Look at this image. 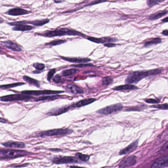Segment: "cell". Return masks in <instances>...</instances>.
<instances>
[{
  "mask_svg": "<svg viewBox=\"0 0 168 168\" xmlns=\"http://www.w3.org/2000/svg\"><path fill=\"white\" fill-rule=\"evenodd\" d=\"M162 71H163L162 69H157L150 70L149 71L133 72L129 73L126 79L125 82L128 84L137 83L147 77L158 75L161 73Z\"/></svg>",
  "mask_w": 168,
  "mask_h": 168,
  "instance_id": "obj_1",
  "label": "cell"
},
{
  "mask_svg": "<svg viewBox=\"0 0 168 168\" xmlns=\"http://www.w3.org/2000/svg\"><path fill=\"white\" fill-rule=\"evenodd\" d=\"M38 34L47 37H57V36H66V35L81 36L83 38L86 37L85 35L82 33L81 32L71 29L66 28L57 29L54 31H45L43 33H39Z\"/></svg>",
  "mask_w": 168,
  "mask_h": 168,
  "instance_id": "obj_2",
  "label": "cell"
},
{
  "mask_svg": "<svg viewBox=\"0 0 168 168\" xmlns=\"http://www.w3.org/2000/svg\"><path fill=\"white\" fill-rule=\"evenodd\" d=\"M28 153V152L24 150L2 149L0 150V158H14L18 157H22Z\"/></svg>",
  "mask_w": 168,
  "mask_h": 168,
  "instance_id": "obj_3",
  "label": "cell"
},
{
  "mask_svg": "<svg viewBox=\"0 0 168 168\" xmlns=\"http://www.w3.org/2000/svg\"><path fill=\"white\" fill-rule=\"evenodd\" d=\"M72 131L69 129H57L50 130L40 132L37 134V136L40 137H45L58 136L67 135L72 132Z\"/></svg>",
  "mask_w": 168,
  "mask_h": 168,
  "instance_id": "obj_4",
  "label": "cell"
},
{
  "mask_svg": "<svg viewBox=\"0 0 168 168\" xmlns=\"http://www.w3.org/2000/svg\"><path fill=\"white\" fill-rule=\"evenodd\" d=\"M123 106L120 103L107 106L105 108L100 109L97 111V113L100 114L109 115L116 113L120 111L123 109Z\"/></svg>",
  "mask_w": 168,
  "mask_h": 168,
  "instance_id": "obj_5",
  "label": "cell"
},
{
  "mask_svg": "<svg viewBox=\"0 0 168 168\" xmlns=\"http://www.w3.org/2000/svg\"><path fill=\"white\" fill-rule=\"evenodd\" d=\"M33 97L26 94H13L7 95L1 98L0 100L2 102H11L14 101H28L32 100Z\"/></svg>",
  "mask_w": 168,
  "mask_h": 168,
  "instance_id": "obj_6",
  "label": "cell"
},
{
  "mask_svg": "<svg viewBox=\"0 0 168 168\" xmlns=\"http://www.w3.org/2000/svg\"><path fill=\"white\" fill-rule=\"evenodd\" d=\"M53 162L56 164H63L73 163H78L79 160L77 157L72 156H64L55 158L53 159Z\"/></svg>",
  "mask_w": 168,
  "mask_h": 168,
  "instance_id": "obj_7",
  "label": "cell"
},
{
  "mask_svg": "<svg viewBox=\"0 0 168 168\" xmlns=\"http://www.w3.org/2000/svg\"><path fill=\"white\" fill-rule=\"evenodd\" d=\"M63 92V91H52V90H43V91H23L21 93L28 95H50V94H55Z\"/></svg>",
  "mask_w": 168,
  "mask_h": 168,
  "instance_id": "obj_8",
  "label": "cell"
},
{
  "mask_svg": "<svg viewBox=\"0 0 168 168\" xmlns=\"http://www.w3.org/2000/svg\"><path fill=\"white\" fill-rule=\"evenodd\" d=\"M136 157L135 155H131L123 158L119 164L120 168H126L134 166L136 163Z\"/></svg>",
  "mask_w": 168,
  "mask_h": 168,
  "instance_id": "obj_9",
  "label": "cell"
},
{
  "mask_svg": "<svg viewBox=\"0 0 168 168\" xmlns=\"http://www.w3.org/2000/svg\"><path fill=\"white\" fill-rule=\"evenodd\" d=\"M88 40L94 43L97 44H105V43H111V42H116L118 40L117 39L111 37H102V38H97L95 37H88L87 38Z\"/></svg>",
  "mask_w": 168,
  "mask_h": 168,
  "instance_id": "obj_10",
  "label": "cell"
},
{
  "mask_svg": "<svg viewBox=\"0 0 168 168\" xmlns=\"http://www.w3.org/2000/svg\"><path fill=\"white\" fill-rule=\"evenodd\" d=\"M168 165V155L162 156L155 160L152 166V168H165Z\"/></svg>",
  "mask_w": 168,
  "mask_h": 168,
  "instance_id": "obj_11",
  "label": "cell"
},
{
  "mask_svg": "<svg viewBox=\"0 0 168 168\" xmlns=\"http://www.w3.org/2000/svg\"><path fill=\"white\" fill-rule=\"evenodd\" d=\"M8 24L10 25L16 26L12 28L14 31H30L33 29L34 27L30 25H24L23 24L20 23L19 22H15L9 23Z\"/></svg>",
  "mask_w": 168,
  "mask_h": 168,
  "instance_id": "obj_12",
  "label": "cell"
},
{
  "mask_svg": "<svg viewBox=\"0 0 168 168\" xmlns=\"http://www.w3.org/2000/svg\"><path fill=\"white\" fill-rule=\"evenodd\" d=\"M72 108H75L74 105L64 106V107H61V108H57V109L52 110L49 111V113L47 114L50 115H56V116H57V115H59L66 113V112L70 110V109H71Z\"/></svg>",
  "mask_w": 168,
  "mask_h": 168,
  "instance_id": "obj_13",
  "label": "cell"
},
{
  "mask_svg": "<svg viewBox=\"0 0 168 168\" xmlns=\"http://www.w3.org/2000/svg\"><path fill=\"white\" fill-rule=\"evenodd\" d=\"M138 146V140H136L131 143L128 147H126L125 148L121 150L119 152V155H126L129 154L136 149Z\"/></svg>",
  "mask_w": 168,
  "mask_h": 168,
  "instance_id": "obj_14",
  "label": "cell"
},
{
  "mask_svg": "<svg viewBox=\"0 0 168 168\" xmlns=\"http://www.w3.org/2000/svg\"><path fill=\"white\" fill-rule=\"evenodd\" d=\"M1 44L5 47L12 50V51L19 52L22 50L21 49L19 45L16 43L12 42L11 40H6L5 42H2Z\"/></svg>",
  "mask_w": 168,
  "mask_h": 168,
  "instance_id": "obj_15",
  "label": "cell"
},
{
  "mask_svg": "<svg viewBox=\"0 0 168 168\" xmlns=\"http://www.w3.org/2000/svg\"><path fill=\"white\" fill-rule=\"evenodd\" d=\"M31 12L24 10L22 8H19V7H16V8H12L10 11H8L7 13L12 16H18L24 15V14H29L31 13Z\"/></svg>",
  "mask_w": 168,
  "mask_h": 168,
  "instance_id": "obj_16",
  "label": "cell"
},
{
  "mask_svg": "<svg viewBox=\"0 0 168 168\" xmlns=\"http://www.w3.org/2000/svg\"><path fill=\"white\" fill-rule=\"evenodd\" d=\"M61 58L67 61L72 62V63H87L88 62L91 61V60L88 58H77V57H66L60 56Z\"/></svg>",
  "mask_w": 168,
  "mask_h": 168,
  "instance_id": "obj_17",
  "label": "cell"
},
{
  "mask_svg": "<svg viewBox=\"0 0 168 168\" xmlns=\"http://www.w3.org/2000/svg\"><path fill=\"white\" fill-rule=\"evenodd\" d=\"M66 90L71 93L73 94H83L84 91L82 89H81V88L75 85H68L65 87Z\"/></svg>",
  "mask_w": 168,
  "mask_h": 168,
  "instance_id": "obj_18",
  "label": "cell"
},
{
  "mask_svg": "<svg viewBox=\"0 0 168 168\" xmlns=\"http://www.w3.org/2000/svg\"><path fill=\"white\" fill-rule=\"evenodd\" d=\"M2 145L5 147H13V148H23L25 147V143L23 142H12V141H10L8 142L3 143Z\"/></svg>",
  "mask_w": 168,
  "mask_h": 168,
  "instance_id": "obj_19",
  "label": "cell"
},
{
  "mask_svg": "<svg viewBox=\"0 0 168 168\" xmlns=\"http://www.w3.org/2000/svg\"><path fill=\"white\" fill-rule=\"evenodd\" d=\"M62 97H63V96H60V95L43 96V97H38V98H33L32 100H33L34 101H36V102L41 101H54L55 100L60 98Z\"/></svg>",
  "mask_w": 168,
  "mask_h": 168,
  "instance_id": "obj_20",
  "label": "cell"
},
{
  "mask_svg": "<svg viewBox=\"0 0 168 168\" xmlns=\"http://www.w3.org/2000/svg\"><path fill=\"white\" fill-rule=\"evenodd\" d=\"M95 101H96V99H86L82 100L79 101V102H77L75 105H74L75 108H76V107L81 108V107H83L85 105L90 104L91 103L95 102Z\"/></svg>",
  "mask_w": 168,
  "mask_h": 168,
  "instance_id": "obj_21",
  "label": "cell"
},
{
  "mask_svg": "<svg viewBox=\"0 0 168 168\" xmlns=\"http://www.w3.org/2000/svg\"><path fill=\"white\" fill-rule=\"evenodd\" d=\"M168 13V11L167 10L164 11H159L156 13H153L148 17V19L150 20H155L156 19L161 18L163 16H166Z\"/></svg>",
  "mask_w": 168,
  "mask_h": 168,
  "instance_id": "obj_22",
  "label": "cell"
},
{
  "mask_svg": "<svg viewBox=\"0 0 168 168\" xmlns=\"http://www.w3.org/2000/svg\"><path fill=\"white\" fill-rule=\"evenodd\" d=\"M138 89V87L135 85H131V84H126V85H120L119 86L115 87L113 88V90L115 91H121V90H132Z\"/></svg>",
  "mask_w": 168,
  "mask_h": 168,
  "instance_id": "obj_23",
  "label": "cell"
},
{
  "mask_svg": "<svg viewBox=\"0 0 168 168\" xmlns=\"http://www.w3.org/2000/svg\"><path fill=\"white\" fill-rule=\"evenodd\" d=\"M162 43V39L160 38H153L150 40L147 41L144 44V46L146 48H148L152 45H156L158 44Z\"/></svg>",
  "mask_w": 168,
  "mask_h": 168,
  "instance_id": "obj_24",
  "label": "cell"
},
{
  "mask_svg": "<svg viewBox=\"0 0 168 168\" xmlns=\"http://www.w3.org/2000/svg\"><path fill=\"white\" fill-rule=\"evenodd\" d=\"M23 79L25 82H27L30 85H34L37 87H40V84L39 82L36 79L34 78H31V77H28V76H24L23 77Z\"/></svg>",
  "mask_w": 168,
  "mask_h": 168,
  "instance_id": "obj_25",
  "label": "cell"
},
{
  "mask_svg": "<svg viewBox=\"0 0 168 168\" xmlns=\"http://www.w3.org/2000/svg\"><path fill=\"white\" fill-rule=\"evenodd\" d=\"M49 22V19H42V20H35V21L31 22L26 21V24L30 23V24H33L35 26H43V25L48 23Z\"/></svg>",
  "mask_w": 168,
  "mask_h": 168,
  "instance_id": "obj_26",
  "label": "cell"
},
{
  "mask_svg": "<svg viewBox=\"0 0 168 168\" xmlns=\"http://www.w3.org/2000/svg\"><path fill=\"white\" fill-rule=\"evenodd\" d=\"M76 156L78 159L81 160L82 162H87L89 160V159H90V156H89V155L82 154L81 153H76Z\"/></svg>",
  "mask_w": 168,
  "mask_h": 168,
  "instance_id": "obj_27",
  "label": "cell"
},
{
  "mask_svg": "<svg viewBox=\"0 0 168 168\" xmlns=\"http://www.w3.org/2000/svg\"><path fill=\"white\" fill-rule=\"evenodd\" d=\"M78 72V70L77 69H69V70H65L64 71L62 72V75H63V76H65V77H67V76H71L73 74H75Z\"/></svg>",
  "mask_w": 168,
  "mask_h": 168,
  "instance_id": "obj_28",
  "label": "cell"
},
{
  "mask_svg": "<svg viewBox=\"0 0 168 168\" xmlns=\"http://www.w3.org/2000/svg\"><path fill=\"white\" fill-rule=\"evenodd\" d=\"M25 83L23 82H18V83H12V84H7V85H3L0 86V88L2 89H8L11 88L15 87L18 86L20 85H24Z\"/></svg>",
  "mask_w": 168,
  "mask_h": 168,
  "instance_id": "obj_29",
  "label": "cell"
},
{
  "mask_svg": "<svg viewBox=\"0 0 168 168\" xmlns=\"http://www.w3.org/2000/svg\"><path fill=\"white\" fill-rule=\"evenodd\" d=\"M145 108H146V105H137V106H135V107L128 108L127 110H126V111H140Z\"/></svg>",
  "mask_w": 168,
  "mask_h": 168,
  "instance_id": "obj_30",
  "label": "cell"
},
{
  "mask_svg": "<svg viewBox=\"0 0 168 168\" xmlns=\"http://www.w3.org/2000/svg\"><path fill=\"white\" fill-rule=\"evenodd\" d=\"M66 42V40H54V41L50 42V43H47L45 45L55 46V45H60L61 44H64Z\"/></svg>",
  "mask_w": 168,
  "mask_h": 168,
  "instance_id": "obj_31",
  "label": "cell"
},
{
  "mask_svg": "<svg viewBox=\"0 0 168 168\" xmlns=\"http://www.w3.org/2000/svg\"><path fill=\"white\" fill-rule=\"evenodd\" d=\"M114 82V79L111 77H105L102 79V83L103 85L105 86H108V85H110L111 83H113Z\"/></svg>",
  "mask_w": 168,
  "mask_h": 168,
  "instance_id": "obj_32",
  "label": "cell"
},
{
  "mask_svg": "<svg viewBox=\"0 0 168 168\" xmlns=\"http://www.w3.org/2000/svg\"><path fill=\"white\" fill-rule=\"evenodd\" d=\"M165 0H147V4L149 7L154 6L157 4L163 2Z\"/></svg>",
  "mask_w": 168,
  "mask_h": 168,
  "instance_id": "obj_33",
  "label": "cell"
},
{
  "mask_svg": "<svg viewBox=\"0 0 168 168\" xmlns=\"http://www.w3.org/2000/svg\"><path fill=\"white\" fill-rule=\"evenodd\" d=\"M150 107L152 108H157V109H161V110H168V104H165L162 105H152Z\"/></svg>",
  "mask_w": 168,
  "mask_h": 168,
  "instance_id": "obj_34",
  "label": "cell"
},
{
  "mask_svg": "<svg viewBox=\"0 0 168 168\" xmlns=\"http://www.w3.org/2000/svg\"><path fill=\"white\" fill-rule=\"evenodd\" d=\"M34 67L37 70L39 71H40V70H43L45 68V65L43 64H41V63H36L34 65Z\"/></svg>",
  "mask_w": 168,
  "mask_h": 168,
  "instance_id": "obj_35",
  "label": "cell"
},
{
  "mask_svg": "<svg viewBox=\"0 0 168 168\" xmlns=\"http://www.w3.org/2000/svg\"><path fill=\"white\" fill-rule=\"evenodd\" d=\"M56 70L55 69H53L51 70L49 72L48 75V80L49 81H50L51 78L54 77V73H55Z\"/></svg>",
  "mask_w": 168,
  "mask_h": 168,
  "instance_id": "obj_36",
  "label": "cell"
},
{
  "mask_svg": "<svg viewBox=\"0 0 168 168\" xmlns=\"http://www.w3.org/2000/svg\"><path fill=\"white\" fill-rule=\"evenodd\" d=\"M72 66L76 68H83L89 66H94V65L91 64H78V65H72Z\"/></svg>",
  "mask_w": 168,
  "mask_h": 168,
  "instance_id": "obj_37",
  "label": "cell"
},
{
  "mask_svg": "<svg viewBox=\"0 0 168 168\" xmlns=\"http://www.w3.org/2000/svg\"><path fill=\"white\" fill-rule=\"evenodd\" d=\"M146 102L149 104H158L160 102V100L158 99H148L146 100Z\"/></svg>",
  "mask_w": 168,
  "mask_h": 168,
  "instance_id": "obj_38",
  "label": "cell"
},
{
  "mask_svg": "<svg viewBox=\"0 0 168 168\" xmlns=\"http://www.w3.org/2000/svg\"><path fill=\"white\" fill-rule=\"evenodd\" d=\"M53 80H54L55 82L57 83H61V82H62V79L61 77L60 76H59V75L55 76Z\"/></svg>",
  "mask_w": 168,
  "mask_h": 168,
  "instance_id": "obj_39",
  "label": "cell"
},
{
  "mask_svg": "<svg viewBox=\"0 0 168 168\" xmlns=\"http://www.w3.org/2000/svg\"><path fill=\"white\" fill-rule=\"evenodd\" d=\"M105 2H107V1H106V0H96V1H94L93 2H90V4H88V5H87V6L96 5L97 4H100V3Z\"/></svg>",
  "mask_w": 168,
  "mask_h": 168,
  "instance_id": "obj_40",
  "label": "cell"
},
{
  "mask_svg": "<svg viewBox=\"0 0 168 168\" xmlns=\"http://www.w3.org/2000/svg\"><path fill=\"white\" fill-rule=\"evenodd\" d=\"M104 46H106V47H108V48H113V47H114V46H116V44H114V43H105L104 44Z\"/></svg>",
  "mask_w": 168,
  "mask_h": 168,
  "instance_id": "obj_41",
  "label": "cell"
},
{
  "mask_svg": "<svg viewBox=\"0 0 168 168\" xmlns=\"http://www.w3.org/2000/svg\"><path fill=\"white\" fill-rule=\"evenodd\" d=\"M162 34L164 35V36H168V30H164L162 33Z\"/></svg>",
  "mask_w": 168,
  "mask_h": 168,
  "instance_id": "obj_42",
  "label": "cell"
},
{
  "mask_svg": "<svg viewBox=\"0 0 168 168\" xmlns=\"http://www.w3.org/2000/svg\"><path fill=\"white\" fill-rule=\"evenodd\" d=\"M0 122H2V123H7V120L5 119L0 118Z\"/></svg>",
  "mask_w": 168,
  "mask_h": 168,
  "instance_id": "obj_43",
  "label": "cell"
},
{
  "mask_svg": "<svg viewBox=\"0 0 168 168\" xmlns=\"http://www.w3.org/2000/svg\"><path fill=\"white\" fill-rule=\"evenodd\" d=\"M54 1L55 3H60V2H64L65 0H54Z\"/></svg>",
  "mask_w": 168,
  "mask_h": 168,
  "instance_id": "obj_44",
  "label": "cell"
},
{
  "mask_svg": "<svg viewBox=\"0 0 168 168\" xmlns=\"http://www.w3.org/2000/svg\"><path fill=\"white\" fill-rule=\"evenodd\" d=\"M168 17H166L165 19H162V21L163 22L167 23L168 22Z\"/></svg>",
  "mask_w": 168,
  "mask_h": 168,
  "instance_id": "obj_45",
  "label": "cell"
},
{
  "mask_svg": "<svg viewBox=\"0 0 168 168\" xmlns=\"http://www.w3.org/2000/svg\"><path fill=\"white\" fill-rule=\"evenodd\" d=\"M3 22H4V19H2V17H0V23H2Z\"/></svg>",
  "mask_w": 168,
  "mask_h": 168,
  "instance_id": "obj_46",
  "label": "cell"
},
{
  "mask_svg": "<svg viewBox=\"0 0 168 168\" xmlns=\"http://www.w3.org/2000/svg\"><path fill=\"white\" fill-rule=\"evenodd\" d=\"M2 51V49L1 48H0V52H1Z\"/></svg>",
  "mask_w": 168,
  "mask_h": 168,
  "instance_id": "obj_47",
  "label": "cell"
}]
</instances>
